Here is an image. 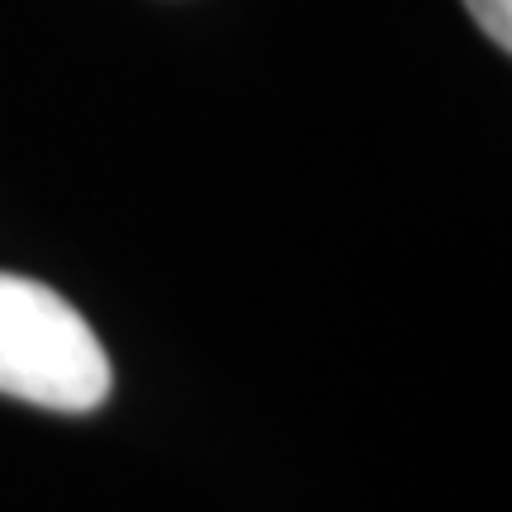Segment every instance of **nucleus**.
<instances>
[{
    "label": "nucleus",
    "mask_w": 512,
    "mask_h": 512,
    "mask_svg": "<svg viewBox=\"0 0 512 512\" xmlns=\"http://www.w3.org/2000/svg\"><path fill=\"white\" fill-rule=\"evenodd\" d=\"M110 356L57 290L0 275V394L53 413H91L110 394Z\"/></svg>",
    "instance_id": "1"
},
{
    "label": "nucleus",
    "mask_w": 512,
    "mask_h": 512,
    "mask_svg": "<svg viewBox=\"0 0 512 512\" xmlns=\"http://www.w3.org/2000/svg\"><path fill=\"white\" fill-rule=\"evenodd\" d=\"M465 5H470V15H475L479 29L508 53L512 48V0H465Z\"/></svg>",
    "instance_id": "2"
}]
</instances>
